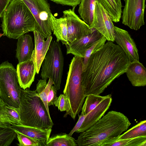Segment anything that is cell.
<instances>
[{"label":"cell","mask_w":146,"mask_h":146,"mask_svg":"<svg viewBox=\"0 0 146 146\" xmlns=\"http://www.w3.org/2000/svg\"><path fill=\"white\" fill-rule=\"evenodd\" d=\"M57 89L55 87L52 85L51 86L47 96V102L48 106L54 105L57 100Z\"/></svg>","instance_id":"obj_33"},{"label":"cell","mask_w":146,"mask_h":146,"mask_svg":"<svg viewBox=\"0 0 146 146\" xmlns=\"http://www.w3.org/2000/svg\"><path fill=\"white\" fill-rule=\"evenodd\" d=\"M2 18L3 36L17 39L35 31L36 22L32 13L21 0H12Z\"/></svg>","instance_id":"obj_3"},{"label":"cell","mask_w":146,"mask_h":146,"mask_svg":"<svg viewBox=\"0 0 146 146\" xmlns=\"http://www.w3.org/2000/svg\"><path fill=\"white\" fill-rule=\"evenodd\" d=\"M10 127L38 141L42 146H46L52 131V128H42L23 124H12Z\"/></svg>","instance_id":"obj_17"},{"label":"cell","mask_w":146,"mask_h":146,"mask_svg":"<svg viewBox=\"0 0 146 146\" xmlns=\"http://www.w3.org/2000/svg\"><path fill=\"white\" fill-rule=\"evenodd\" d=\"M86 115H83L82 114L80 115H78V120L73 129L68 134L69 135L72 136L73 133L75 132H76L79 129L83 122Z\"/></svg>","instance_id":"obj_35"},{"label":"cell","mask_w":146,"mask_h":146,"mask_svg":"<svg viewBox=\"0 0 146 146\" xmlns=\"http://www.w3.org/2000/svg\"><path fill=\"white\" fill-rule=\"evenodd\" d=\"M145 0H125L122 16V23L137 31L144 25Z\"/></svg>","instance_id":"obj_10"},{"label":"cell","mask_w":146,"mask_h":146,"mask_svg":"<svg viewBox=\"0 0 146 146\" xmlns=\"http://www.w3.org/2000/svg\"><path fill=\"white\" fill-rule=\"evenodd\" d=\"M97 0L106 10L113 22H119L122 14L121 0Z\"/></svg>","instance_id":"obj_22"},{"label":"cell","mask_w":146,"mask_h":146,"mask_svg":"<svg viewBox=\"0 0 146 146\" xmlns=\"http://www.w3.org/2000/svg\"><path fill=\"white\" fill-rule=\"evenodd\" d=\"M29 9L36 22V31L44 38L51 35L50 18L52 14L46 0H21Z\"/></svg>","instance_id":"obj_9"},{"label":"cell","mask_w":146,"mask_h":146,"mask_svg":"<svg viewBox=\"0 0 146 146\" xmlns=\"http://www.w3.org/2000/svg\"><path fill=\"white\" fill-rule=\"evenodd\" d=\"M114 40L125 53L130 62L139 61L136 44L128 31L114 26Z\"/></svg>","instance_id":"obj_13"},{"label":"cell","mask_w":146,"mask_h":146,"mask_svg":"<svg viewBox=\"0 0 146 146\" xmlns=\"http://www.w3.org/2000/svg\"><path fill=\"white\" fill-rule=\"evenodd\" d=\"M129 62L119 46L108 41L91 55L82 72V84L85 96L103 92L115 79L125 72Z\"/></svg>","instance_id":"obj_1"},{"label":"cell","mask_w":146,"mask_h":146,"mask_svg":"<svg viewBox=\"0 0 146 146\" xmlns=\"http://www.w3.org/2000/svg\"><path fill=\"white\" fill-rule=\"evenodd\" d=\"M54 105L61 111L68 112L70 109V106L68 100L64 94H61L55 102Z\"/></svg>","instance_id":"obj_32"},{"label":"cell","mask_w":146,"mask_h":146,"mask_svg":"<svg viewBox=\"0 0 146 146\" xmlns=\"http://www.w3.org/2000/svg\"><path fill=\"white\" fill-rule=\"evenodd\" d=\"M97 0H81L78 13L81 18L90 27L93 21L95 5Z\"/></svg>","instance_id":"obj_21"},{"label":"cell","mask_w":146,"mask_h":146,"mask_svg":"<svg viewBox=\"0 0 146 146\" xmlns=\"http://www.w3.org/2000/svg\"><path fill=\"white\" fill-rule=\"evenodd\" d=\"M5 108L7 115L12 125L22 124L18 108L7 105Z\"/></svg>","instance_id":"obj_29"},{"label":"cell","mask_w":146,"mask_h":146,"mask_svg":"<svg viewBox=\"0 0 146 146\" xmlns=\"http://www.w3.org/2000/svg\"><path fill=\"white\" fill-rule=\"evenodd\" d=\"M18 109L22 124L52 128L54 123L43 102L35 90L21 89Z\"/></svg>","instance_id":"obj_4"},{"label":"cell","mask_w":146,"mask_h":146,"mask_svg":"<svg viewBox=\"0 0 146 146\" xmlns=\"http://www.w3.org/2000/svg\"><path fill=\"white\" fill-rule=\"evenodd\" d=\"M93 125L81 133L76 140L79 146H101L105 142L119 136L131 125L123 113L109 111Z\"/></svg>","instance_id":"obj_2"},{"label":"cell","mask_w":146,"mask_h":146,"mask_svg":"<svg viewBox=\"0 0 146 146\" xmlns=\"http://www.w3.org/2000/svg\"><path fill=\"white\" fill-rule=\"evenodd\" d=\"M102 36L98 31L94 28L91 34L66 45L67 54H72L74 56L83 58L86 50Z\"/></svg>","instance_id":"obj_14"},{"label":"cell","mask_w":146,"mask_h":146,"mask_svg":"<svg viewBox=\"0 0 146 146\" xmlns=\"http://www.w3.org/2000/svg\"><path fill=\"white\" fill-rule=\"evenodd\" d=\"M114 26L109 15L97 1L93 21L90 27L98 31L108 41L113 42L114 41Z\"/></svg>","instance_id":"obj_12"},{"label":"cell","mask_w":146,"mask_h":146,"mask_svg":"<svg viewBox=\"0 0 146 146\" xmlns=\"http://www.w3.org/2000/svg\"><path fill=\"white\" fill-rule=\"evenodd\" d=\"M56 4L75 7L80 3L81 0H49Z\"/></svg>","instance_id":"obj_34"},{"label":"cell","mask_w":146,"mask_h":146,"mask_svg":"<svg viewBox=\"0 0 146 146\" xmlns=\"http://www.w3.org/2000/svg\"><path fill=\"white\" fill-rule=\"evenodd\" d=\"M75 8L63 11V16L66 18V21L67 39L69 44L91 34L94 30L76 14Z\"/></svg>","instance_id":"obj_11"},{"label":"cell","mask_w":146,"mask_h":146,"mask_svg":"<svg viewBox=\"0 0 146 146\" xmlns=\"http://www.w3.org/2000/svg\"><path fill=\"white\" fill-rule=\"evenodd\" d=\"M12 0H0V18L2 17L3 13Z\"/></svg>","instance_id":"obj_36"},{"label":"cell","mask_w":146,"mask_h":146,"mask_svg":"<svg viewBox=\"0 0 146 146\" xmlns=\"http://www.w3.org/2000/svg\"><path fill=\"white\" fill-rule=\"evenodd\" d=\"M21 88L16 69L8 61L0 64V98L6 105L18 108Z\"/></svg>","instance_id":"obj_6"},{"label":"cell","mask_w":146,"mask_h":146,"mask_svg":"<svg viewBox=\"0 0 146 146\" xmlns=\"http://www.w3.org/2000/svg\"><path fill=\"white\" fill-rule=\"evenodd\" d=\"M52 31L56 38V41H61L65 45L69 44L67 39V27L66 18L62 16L56 18L52 14L50 18Z\"/></svg>","instance_id":"obj_20"},{"label":"cell","mask_w":146,"mask_h":146,"mask_svg":"<svg viewBox=\"0 0 146 146\" xmlns=\"http://www.w3.org/2000/svg\"><path fill=\"white\" fill-rule=\"evenodd\" d=\"M125 73L133 86H146V69L139 61L130 62Z\"/></svg>","instance_id":"obj_18"},{"label":"cell","mask_w":146,"mask_h":146,"mask_svg":"<svg viewBox=\"0 0 146 146\" xmlns=\"http://www.w3.org/2000/svg\"><path fill=\"white\" fill-rule=\"evenodd\" d=\"M146 136V120L141 121L137 124L118 137L119 139H126Z\"/></svg>","instance_id":"obj_26"},{"label":"cell","mask_w":146,"mask_h":146,"mask_svg":"<svg viewBox=\"0 0 146 146\" xmlns=\"http://www.w3.org/2000/svg\"><path fill=\"white\" fill-rule=\"evenodd\" d=\"M17 134V137L19 146H42L40 143L37 141L32 138L18 131H15Z\"/></svg>","instance_id":"obj_30"},{"label":"cell","mask_w":146,"mask_h":146,"mask_svg":"<svg viewBox=\"0 0 146 146\" xmlns=\"http://www.w3.org/2000/svg\"><path fill=\"white\" fill-rule=\"evenodd\" d=\"M111 94L101 96L90 94L86 97L81 114L86 115L79 129L76 133H82L93 125L104 114L112 102Z\"/></svg>","instance_id":"obj_8"},{"label":"cell","mask_w":146,"mask_h":146,"mask_svg":"<svg viewBox=\"0 0 146 146\" xmlns=\"http://www.w3.org/2000/svg\"><path fill=\"white\" fill-rule=\"evenodd\" d=\"M146 146V136L126 139L118 137L104 143L101 146Z\"/></svg>","instance_id":"obj_23"},{"label":"cell","mask_w":146,"mask_h":146,"mask_svg":"<svg viewBox=\"0 0 146 146\" xmlns=\"http://www.w3.org/2000/svg\"><path fill=\"white\" fill-rule=\"evenodd\" d=\"M75 139L65 133L53 135L50 137L46 146H77Z\"/></svg>","instance_id":"obj_24"},{"label":"cell","mask_w":146,"mask_h":146,"mask_svg":"<svg viewBox=\"0 0 146 146\" xmlns=\"http://www.w3.org/2000/svg\"><path fill=\"white\" fill-rule=\"evenodd\" d=\"M16 137V132L10 127L0 128V146L10 145Z\"/></svg>","instance_id":"obj_28"},{"label":"cell","mask_w":146,"mask_h":146,"mask_svg":"<svg viewBox=\"0 0 146 146\" xmlns=\"http://www.w3.org/2000/svg\"><path fill=\"white\" fill-rule=\"evenodd\" d=\"M17 40L16 57L19 63L31 59L35 46L32 37L29 34L26 33Z\"/></svg>","instance_id":"obj_19"},{"label":"cell","mask_w":146,"mask_h":146,"mask_svg":"<svg viewBox=\"0 0 146 146\" xmlns=\"http://www.w3.org/2000/svg\"><path fill=\"white\" fill-rule=\"evenodd\" d=\"M64 64V58L59 41L52 40L42 62L40 77L51 79L57 90L60 89Z\"/></svg>","instance_id":"obj_7"},{"label":"cell","mask_w":146,"mask_h":146,"mask_svg":"<svg viewBox=\"0 0 146 146\" xmlns=\"http://www.w3.org/2000/svg\"><path fill=\"white\" fill-rule=\"evenodd\" d=\"M3 33H0V38L1 37L3 36Z\"/></svg>","instance_id":"obj_37"},{"label":"cell","mask_w":146,"mask_h":146,"mask_svg":"<svg viewBox=\"0 0 146 146\" xmlns=\"http://www.w3.org/2000/svg\"><path fill=\"white\" fill-rule=\"evenodd\" d=\"M16 72L18 82L21 88L23 90L29 88L34 82L36 73L34 59L18 63Z\"/></svg>","instance_id":"obj_15"},{"label":"cell","mask_w":146,"mask_h":146,"mask_svg":"<svg viewBox=\"0 0 146 146\" xmlns=\"http://www.w3.org/2000/svg\"><path fill=\"white\" fill-rule=\"evenodd\" d=\"M106 38L103 36L94 42L85 52L83 58L82 71L85 70L89 58L93 53L100 50L105 44L107 40Z\"/></svg>","instance_id":"obj_27"},{"label":"cell","mask_w":146,"mask_h":146,"mask_svg":"<svg viewBox=\"0 0 146 146\" xmlns=\"http://www.w3.org/2000/svg\"><path fill=\"white\" fill-rule=\"evenodd\" d=\"M82 61L83 58L76 56L71 60L63 92L70 106L64 117L69 115L74 120L81 111L86 98L82 84Z\"/></svg>","instance_id":"obj_5"},{"label":"cell","mask_w":146,"mask_h":146,"mask_svg":"<svg viewBox=\"0 0 146 146\" xmlns=\"http://www.w3.org/2000/svg\"><path fill=\"white\" fill-rule=\"evenodd\" d=\"M6 105L0 98V128L10 127L12 125L7 114L5 108Z\"/></svg>","instance_id":"obj_31"},{"label":"cell","mask_w":146,"mask_h":146,"mask_svg":"<svg viewBox=\"0 0 146 146\" xmlns=\"http://www.w3.org/2000/svg\"><path fill=\"white\" fill-rule=\"evenodd\" d=\"M54 84L52 80L49 78L47 83L46 80L42 79L38 80V82L36 85L35 91L37 93V95L39 96L44 104L47 111L50 114L47 102L48 95L51 86Z\"/></svg>","instance_id":"obj_25"},{"label":"cell","mask_w":146,"mask_h":146,"mask_svg":"<svg viewBox=\"0 0 146 146\" xmlns=\"http://www.w3.org/2000/svg\"><path fill=\"white\" fill-rule=\"evenodd\" d=\"M33 32L34 36L35 47L32 56L34 60L36 73L38 74L42 62L48 50L52 37L51 35L45 40V38L39 33L35 31Z\"/></svg>","instance_id":"obj_16"}]
</instances>
